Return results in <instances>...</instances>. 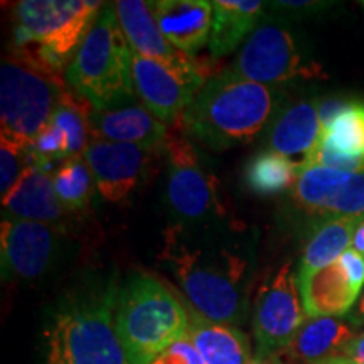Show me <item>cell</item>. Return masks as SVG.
Returning <instances> with one entry per match:
<instances>
[{
  "mask_svg": "<svg viewBox=\"0 0 364 364\" xmlns=\"http://www.w3.org/2000/svg\"><path fill=\"white\" fill-rule=\"evenodd\" d=\"M280 98V91L272 86L225 71L204 81L181 120L209 147L230 149L257 139L279 108Z\"/></svg>",
  "mask_w": 364,
  "mask_h": 364,
  "instance_id": "cell-1",
  "label": "cell"
},
{
  "mask_svg": "<svg viewBox=\"0 0 364 364\" xmlns=\"http://www.w3.org/2000/svg\"><path fill=\"white\" fill-rule=\"evenodd\" d=\"M115 282L75 294L46 331V364H130L115 326Z\"/></svg>",
  "mask_w": 364,
  "mask_h": 364,
  "instance_id": "cell-2",
  "label": "cell"
},
{
  "mask_svg": "<svg viewBox=\"0 0 364 364\" xmlns=\"http://www.w3.org/2000/svg\"><path fill=\"white\" fill-rule=\"evenodd\" d=\"M115 326L129 363L152 364L188 338L191 312L156 277L135 273L118 290Z\"/></svg>",
  "mask_w": 364,
  "mask_h": 364,
  "instance_id": "cell-3",
  "label": "cell"
},
{
  "mask_svg": "<svg viewBox=\"0 0 364 364\" xmlns=\"http://www.w3.org/2000/svg\"><path fill=\"white\" fill-rule=\"evenodd\" d=\"M100 11L102 2L88 0L19 2L14 29L17 56L59 75L71 65Z\"/></svg>",
  "mask_w": 364,
  "mask_h": 364,
  "instance_id": "cell-4",
  "label": "cell"
},
{
  "mask_svg": "<svg viewBox=\"0 0 364 364\" xmlns=\"http://www.w3.org/2000/svg\"><path fill=\"white\" fill-rule=\"evenodd\" d=\"M132 56L115 7H103L68 66L66 81L95 110L134 103Z\"/></svg>",
  "mask_w": 364,
  "mask_h": 364,
  "instance_id": "cell-5",
  "label": "cell"
},
{
  "mask_svg": "<svg viewBox=\"0 0 364 364\" xmlns=\"http://www.w3.org/2000/svg\"><path fill=\"white\" fill-rule=\"evenodd\" d=\"M66 86L59 75L19 56L6 58L0 68L2 136L29 145L49 125Z\"/></svg>",
  "mask_w": 364,
  "mask_h": 364,
  "instance_id": "cell-6",
  "label": "cell"
},
{
  "mask_svg": "<svg viewBox=\"0 0 364 364\" xmlns=\"http://www.w3.org/2000/svg\"><path fill=\"white\" fill-rule=\"evenodd\" d=\"M161 258L172 267L191 309L213 322L236 326L247 314V300L238 287V273L201 260L198 253L177 243L169 231Z\"/></svg>",
  "mask_w": 364,
  "mask_h": 364,
  "instance_id": "cell-7",
  "label": "cell"
},
{
  "mask_svg": "<svg viewBox=\"0 0 364 364\" xmlns=\"http://www.w3.org/2000/svg\"><path fill=\"white\" fill-rule=\"evenodd\" d=\"M306 321L297 275L292 263H285L260 287L255 299L252 327L257 358L279 356L289 348Z\"/></svg>",
  "mask_w": 364,
  "mask_h": 364,
  "instance_id": "cell-8",
  "label": "cell"
},
{
  "mask_svg": "<svg viewBox=\"0 0 364 364\" xmlns=\"http://www.w3.org/2000/svg\"><path fill=\"white\" fill-rule=\"evenodd\" d=\"M228 71L267 86L321 76L318 66L304 59L294 36L277 24H263L253 31Z\"/></svg>",
  "mask_w": 364,
  "mask_h": 364,
  "instance_id": "cell-9",
  "label": "cell"
},
{
  "mask_svg": "<svg viewBox=\"0 0 364 364\" xmlns=\"http://www.w3.org/2000/svg\"><path fill=\"white\" fill-rule=\"evenodd\" d=\"M132 78L144 107L166 125L181 120L204 85L203 75L177 71L135 53L132 56Z\"/></svg>",
  "mask_w": 364,
  "mask_h": 364,
  "instance_id": "cell-10",
  "label": "cell"
},
{
  "mask_svg": "<svg viewBox=\"0 0 364 364\" xmlns=\"http://www.w3.org/2000/svg\"><path fill=\"white\" fill-rule=\"evenodd\" d=\"M297 282L307 317L346 316L364 287V258L349 248L338 262Z\"/></svg>",
  "mask_w": 364,
  "mask_h": 364,
  "instance_id": "cell-11",
  "label": "cell"
},
{
  "mask_svg": "<svg viewBox=\"0 0 364 364\" xmlns=\"http://www.w3.org/2000/svg\"><path fill=\"white\" fill-rule=\"evenodd\" d=\"M294 198L307 211L364 220V169L341 172L309 166L299 172Z\"/></svg>",
  "mask_w": 364,
  "mask_h": 364,
  "instance_id": "cell-12",
  "label": "cell"
},
{
  "mask_svg": "<svg viewBox=\"0 0 364 364\" xmlns=\"http://www.w3.org/2000/svg\"><path fill=\"white\" fill-rule=\"evenodd\" d=\"M159 149L91 139L83 157L95 177L98 194L110 203L125 199L142 179Z\"/></svg>",
  "mask_w": 364,
  "mask_h": 364,
  "instance_id": "cell-13",
  "label": "cell"
},
{
  "mask_svg": "<svg viewBox=\"0 0 364 364\" xmlns=\"http://www.w3.org/2000/svg\"><path fill=\"white\" fill-rule=\"evenodd\" d=\"M58 231L51 225L24 220H4L0 231L4 279H36L51 263Z\"/></svg>",
  "mask_w": 364,
  "mask_h": 364,
  "instance_id": "cell-14",
  "label": "cell"
},
{
  "mask_svg": "<svg viewBox=\"0 0 364 364\" xmlns=\"http://www.w3.org/2000/svg\"><path fill=\"white\" fill-rule=\"evenodd\" d=\"M171 156L167 196L174 211L186 220H199L215 206V184L198 166L194 149L182 136L167 134L166 144Z\"/></svg>",
  "mask_w": 364,
  "mask_h": 364,
  "instance_id": "cell-15",
  "label": "cell"
},
{
  "mask_svg": "<svg viewBox=\"0 0 364 364\" xmlns=\"http://www.w3.org/2000/svg\"><path fill=\"white\" fill-rule=\"evenodd\" d=\"M113 7L127 43L135 54L162 63L177 71L203 75L193 56L176 49L164 38L154 16L152 4L144 0H118Z\"/></svg>",
  "mask_w": 364,
  "mask_h": 364,
  "instance_id": "cell-16",
  "label": "cell"
},
{
  "mask_svg": "<svg viewBox=\"0 0 364 364\" xmlns=\"http://www.w3.org/2000/svg\"><path fill=\"white\" fill-rule=\"evenodd\" d=\"M167 134L166 124L139 103L93 110L91 115V139L159 149L166 144Z\"/></svg>",
  "mask_w": 364,
  "mask_h": 364,
  "instance_id": "cell-17",
  "label": "cell"
},
{
  "mask_svg": "<svg viewBox=\"0 0 364 364\" xmlns=\"http://www.w3.org/2000/svg\"><path fill=\"white\" fill-rule=\"evenodd\" d=\"M150 4L159 29L176 49L193 56L209 43L213 29V2L159 0Z\"/></svg>",
  "mask_w": 364,
  "mask_h": 364,
  "instance_id": "cell-18",
  "label": "cell"
},
{
  "mask_svg": "<svg viewBox=\"0 0 364 364\" xmlns=\"http://www.w3.org/2000/svg\"><path fill=\"white\" fill-rule=\"evenodd\" d=\"M11 220L38 221L54 226L65 218L68 209L54 189V174L29 166L11 193L2 199Z\"/></svg>",
  "mask_w": 364,
  "mask_h": 364,
  "instance_id": "cell-19",
  "label": "cell"
},
{
  "mask_svg": "<svg viewBox=\"0 0 364 364\" xmlns=\"http://www.w3.org/2000/svg\"><path fill=\"white\" fill-rule=\"evenodd\" d=\"M354 338V327L344 318L307 317L289 348L280 354L294 364H324L332 358L344 356Z\"/></svg>",
  "mask_w": 364,
  "mask_h": 364,
  "instance_id": "cell-20",
  "label": "cell"
},
{
  "mask_svg": "<svg viewBox=\"0 0 364 364\" xmlns=\"http://www.w3.org/2000/svg\"><path fill=\"white\" fill-rule=\"evenodd\" d=\"M317 105L307 100L290 105L272 125L268 147L289 159L302 157V166L322 139ZM300 171V167H299Z\"/></svg>",
  "mask_w": 364,
  "mask_h": 364,
  "instance_id": "cell-21",
  "label": "cell"
},
{
  "mask_svg": "<svg viewBox=\"0 0 364 364\" xmlns=\"http://www.w3.org/2000/svg\"><path fill=\"white\" fill-rule=\"evenodd\" d=\"M188 338L204 364H248L252 361V344L248 336L236 326L213 322L193 309Z\"/></svg>",
  "mask_w": 364,
  "mask_h": 364,
  "instance_id": "cell-22",
  "label": "cell"
},
{
  "mask_svg": "<svg viewBox=\"0 0 364 364\" xmlns=\"http://www.w3.org/2000/svg\"><path fill=\"white\" fill-rule=\"evenodd\" d=\"M260 0H216L213 2V29L209 51L213 56H225L252 33L260 19Z\"/></svg>",
  "mask_w": 364,
  "mask_h": 364,
  "instance_id": "cell-23",
  "label": "cell"
},
{
  "mask_svg": "<svg viewBox=\"0 0 364 364\" xmlns=\"http://www.w3.org/2000/svg\"><path fill=\"white\" fill-rule=\"evenodd\" d=\"M361 220L353 218H331L314 231L299 263L297 279L332 265L351 248L354 230Z\"/></svg>",
  "mask_w": 364,
  "mask_h": 364,
  "instance_id": "cell-24",
  "label": "cell"
},
{
  "mask_svg": "<svg viewBox=\"0 0 364 364\" xmlns=\"http://www.w3.org/2000/svg\"><path fill=\"white\" fill-rule=\"evenodd\" d=\"M299 162L280 156L273 150H263L248 162L245 179L248 188L258 196H273L295 186Z\"/></svg>",
  "mask_w": 364,
  "mask_h": 364,
  "instance_id": "cell-25",
  "label": "cell"
},
{
  "mask_svg": "<svg viewBox=\"0 0 364 364\" xmlns=\"http://www.w3.org/2000/svg\"><path fill=\"white\" fill-rule=\"evenodd\" d=\"M54 189H56L59 201L68 211H76V209L88 206L97 184L83 156L68 159L54 172Z\"/></svg>",
  "mask_w": 364,
  "mask_h": 364,
  "instance_id": "cell-26",
  "label": "cell"
},
{
  "mask_svg": "<svg viewBox=\"0 0 364 364\" xmlns=\"http://www.w3.org/2000/svg\"><path fill=\"white\" fill-rule=\"evenodd\" d=\"M322 140L346 156L364 159V103L349 102L322 134Z\"/></svg>",
  "mask_w": 364,
  "mask_h": 364,
  "instance_id": "cell-27",
  "label": "cell"
},
{
  "mask_svg": "<svg viewBox=\"0 0 364 364\" xmlns=\"http://www.w3.org/2000/svg\"><path fill=\"white\" fill-rule=\"evenodd\" d=\"M0 194L2 199L16 188L22 174L29 167L27 147L12 140L0 136Z\"/></svg>",
  "mask_w": 364,
  "mask_h": 364,
  "instance_id": "cell-28",
  "label": "cell"
},
{
  "mask_svg": "<svg viewBox=\"0 0 364 364\" xmlns=\"http://www.w3.org/2000/svg\"><path fill=\"white\" fill-rule=\"evenodd\" d=\"M152 364H204V361L189 338H184L166 349Z\"/></svg>",
  "mask_w": 364,
  "mask_h": 364,
  "instance_id": "cell-29",
  "label": "cell"
},
{
  "mask_svg": "<svg viewBox=\"0 0 364 364\" xmlns=\"http://www.w3.org/2000/svg\"><path fill=\"white\" fill-rule=\"evenodd\" d=\"M349 102H346V100H341V98H329V100H324V102H321L317 105V112H318V120H321V125H322V132H326L329 129L332 122L338 118V115L341 112L344 110L346 107H348Z\"/></svg>",
  "mask_w": 364,
  "mask_h": 364,
  "instance_id": "cell-30",
  "label": "cell"
},
{
  "mask_svg": "<svg viewBox=\"0 0 364 364\" xmlns=\"http://www.w3.org/2000/svg\"><path fill=\"white\" fill-rule=\"evenodd\" d=\"M344 356L353 359V361L358 364H364V332L363 334H358L356 338L348 344Z\"/></svg>",
  "mask_w": 364,
  "mask_h": 364,
  "instance_id": "cell-31",
  "label": "cell"
},
{
  "mask_svg": "<svg viewBox=\"0 0 364 364\" xmlns=\"http://www.w3.org/2000/svg\"><path fill=\"white\" fill-rule=\"evenodd\" d=\"M351 248L354 250V252H358L364 258V220L359 221L358 226H356V230H354L353 241H351Z\"/></svg>",
  "mask_w": 364,
  "mask_h": 364,
  "instance_id": "cell-32",
  "label": "cell"
},
{
  "mask_svg": "<svg viewBox=\"0 0 364 364\" xmlns=\"http://www.w3.org/2000/svg\"><path fill=\"white\" fill-rule=\"evenodd\" d=\"M321 4L317 2H277L275 7L287 9V11H307V9H317Z\"/></svg>",
  "mask_w": 364,
  "mask_h": 364,
  "instance_id": "cell-33",
  "label": "cell"
},
{
  "mask_svg": "<svg viewBox=\"0 0 364 364\" xmlns=\"http://www.w3.org/2000/svg\"><path fill=\"white\" fill-rule=\"evenodd\" d=\"M353 324H364V287L361 290V295H359L358 304H356V311H354L353 317H351Z\"/></svg>",
  "mask_w": 364,
  "mask_h": 364,
  "instance_id": "cell-34",
  "label": "cell"
},
{
  "mask_svg": "<svg viewBox=\"0 0 364 364\" xmlns=\"http://www.w3.org/2000/svg\"><path fill=\"white\" fill-rule=\"evenodd\" d=\"M248 364H284V361L279 356H270V358H253Z\"/></svg>",
  "mask_w": 364,
  "mask_h": 364,
  "instance_id": "cell-35",
  "label": "cell"
},
{
  "mask_svg": "<svg viewBox=\"0 0 364 364\" xmlns=\"http://www.w3.org/2000/svg\"><path fill=\"white\" fill-rule=\"evenodd\" d=\"M324 364H358V363H354L353 359H349L346 356H338V358L329 359V361H326Z\"/></svg>",
  "mask_w": 364,
  "mask_h": 364,
  "instance_id": "cell-36",
  "label": "cell"
}]
</instances>
